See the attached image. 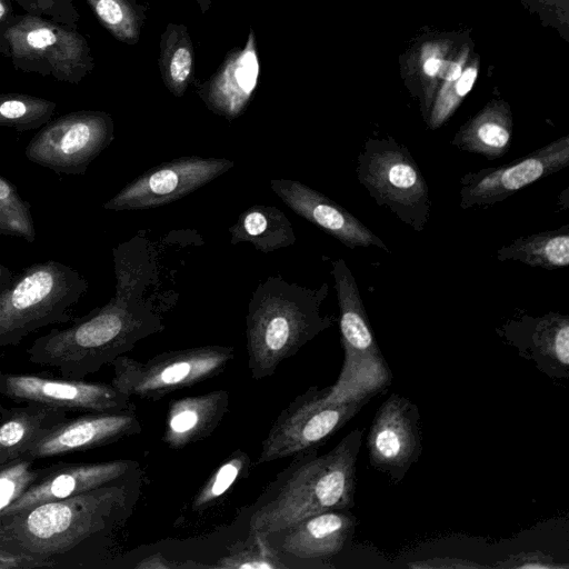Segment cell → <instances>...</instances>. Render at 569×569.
<instances>
[{
  "instance_id": "1",
  "label": "cell",
  "mask_w": 569,
  "mask_h": 569,
  "mask_svg": "<svg viewBox=\"0 0 569 569\" xmlns=\"http://www.w3.org/2000/svg\"><path fill=\"white\" fill-rule=\"evenodd\" d=\"M112 252L114 296L102 307L74 318L69 327L37 338L27 349L31 363L54 367L66 378L83 379L164 329L143 298L151 266L142 237L120 243Z\"/></svg>"
},
{
  "instance_id": "2",
  "label": "cell",
  "mask_w": 569,
  "mask_h": 569,
  "mask_svg": "<svg viewBox=\"0 0 569 569\" xmlns=\"http://www.w3.org/2000/svg\"><path fill=\"white\" fill-rule=\"evenodd\" d=\"M132 480L0 517V555L22 568H92L132 506Z\"/></svg>"
},
{
  "instance_id": "3",
  "label": "cell",
  "mask_w": 569,
  "mask_h": 569,
  "mask_svg": "<svg viewBox=\"0 0 569 569\" xmlns=\"http://www.w3.org/2000/svg\"><path fill=\"white\" fill-rule=\"evenodd\" d=\"M363 431L355 429L330 451L297 456L272 496L251 515L250 533L266 537L328 510L355 506L356 466Z\"/></svg>"
},
{
  "instance_id": "4",
  "label": "cell",
  "mask_w": 569,
  "mask_h": 569,
  "mask_svg": "<svg viewBox=\"0 0 569 569\" xmlns=\"http://www.w3.org/2000/svg\"><path fill=\"white\" fill-rule=\"evenodd\" d=\"M328 291L327 282L313 289L281 276H270L257 286L246 316L248 368L253 379L272 376L286 359L333 325V317L320 312Z\"/></svg>"
},
{
  "instance_id": "5",
  "label": "cell",
  "mask_w": 569,
  "mask_h": 569,
  "mask_svg": "<svg viewBox=\"0 0 569 569\" xmlns=\"http://www.w3.org/2000/svg\"><path fill=\"white\" fill-rule=\"evenodd\" d=\"M89 290L88 280L57 260L34 262L0 290V348L19 345L50 325L74 319L71 310Z\"/></svg>"
},
{
  "instance_id": "6",
  "label": "cell",
  "mask_w": 569,
  "mask_h": 569,
  "mask_svg": "<svg viewBox=\"0 0 569 569\" xmlns=\"http://www.w3.org/2000/svg\"><path fill=\"white\" fill-rule=\"evenodd\" d=\"M372 397L309 387L277 417L261 443L257 463L307 455L318 449Z\"/></svg>"
},
{
  "instance_id": "7",
  "label": "cell",
  "mask_w": 569,
  "mask_h": 569,
  "mask_svg": "<svg viewBox=\"0 0 569 569\" xmlns=\"http://www.w3.org/2000/svg\"><path fill=\"white\" fill-rule=\"evenodd\" d=\"M8 56L17 71L80 83L94 69L88 40L77 28L30 13L16 14L6 33Z\"/></svg>"
},
{
  "instance_id": "8",
  "label": "cell",
  "mask_w": 569,
  "mask_h": 569,
  "mask_svg": "<svg viewBox=\"0 0 569 569\" xmlns=\"http://www.w3.org/2000/svg\"><path fill=\"white\" fill-rule=\"evenodd\" d=\"M357 179L398 219L422 231L431 212L429 187L409 149L395 139H368L357 158Z\"/></svg>"
},
{
  "instance_id": "9",
  "label": "cell",
  "mask_w": 569,
  "mask_h": 569,
  "mask_svg": "<svg viewBox=\"0 0 569 569\" xmlns=\"http://www.w3.org/2000/svg\"><path fill=\"white\" fill-rule=\"evenodd\" d=\"M339 306L343 365L333 388L340 392L375 397L387 388L391 371L381 353L356 279L341 258L332 262Z\"/></svg>"
},
{
  "instance_id": "10",
  "label": "cell",
  "mask_w": 569,
  "mask_h": 569,
  "mask_svg": "<svg viewBox=\"0 0 569 569\" xmlns=\"http://www.w3.org/2000/svg\"><path fill=\"white\" fill-rule=\"evenodd\" d=\"M234 358L231 346L208 345L156 355L141 362L114 359L111 385L129 397L158 401L167 395L220 375Z\"/></svg>"
},
{
  "instance_id": "11",
  "label": "cell",
  "mask_w": 569,
  "mask_h": 569,
  "mask_svg": "<svg viewBox=\"0 0 569 569\" xmlns=\"http://www.w3.org/2000/svg\"><path fill=\"white\" fill-rule=\"evenodd\" d=\"M113 139L114 122L109 113L78 110L42 126L26 146L24 156L59 174H84Z\"/></svg>"
},
{
  "instance_id": "12",
  "label": "cell",
  "mask_w": 569,
  "mask_h": 569,
  "mask_svg": "<svg viewBox=\"0 0 569 569\" xmlns=\"http://www.w3.org/2000/svg\"><path fill=\"white\" fill-rule=\"evenodd\" d=\"M234 166L226 158L184 156L162 162L127 183L103 203L110 211L142 210L177 201Z\"/></svg>"
},
{
  "instance_id": "13",
  "label": "cell",
  "mask_w": 569,
  "mask_h": 569,
  "mask_svg": "<svg viewBox=\"0 0 569 569\" xmlns=\"http://www.w3.org/2000/svg\"><path fill=\"white\" fill-rule=\"evenodd\" d=\"M568 164L569 136H565L508 164L468 172L460 179V208H485L501 202Z\"/></svg>"
},
{
  "instance_id": "14",
  "label": "cell",
  "mask_w": 569,
  "mask_h": 569,
  "mask_svg": "<svg viewBox=\"0 0 569 569\" xmlns=\"http://www.w3.org/2000/svg\"><path fill=\"white\" fill-rule=\"evenodd\" d=\"M0 396L64 411L104 412L134 409L128 395L111 383L73 378H48L0 371Z\"/></svg>"
},
{
  "instance_id": "15",
  "label": "cell",
  "mask_w": 569,
  "mask_h": 569,
  "mask_svg": "<svg viewBox=\"0 0 569 569\" xmlns=\"http://www.w3.org/2000/svg\"><path fill=\"white\" fill-rule=\"evenodd\" d=\"M367 449L370 465L400 482L422 450L420 413L416 403L391 393L371 422Z\"/></svg>"
},
{
  "instance_id": "16",
  "label": "cell",
  "mask_w": 569,
  "mask_h": 569,
  "mask_svg": "<svg viewBox=\"0 0 569 569\" xmlns=\"http://www.w3.org/2000/svg\"><path fill=\"white\" fill-rule=\"evenodd\" d=\"M138 468L139 465L136 461L127 459L48 465L43 473L0 512V517L16 515L43 502L126 481L132 478Z\"/></svg>"
},
{
  "instance_id": "17",
  "label": "cell",
  "mask_w": 569,
  "mask_h": 569,
  "mask_svg": "<svg viewBox=\"0 0 569 569\" xmlns=\"http://www.w3.org/2000/svg\"><path fill=\"white\" fill-rule=\"evenodd\" d=\"M141 432L134 409L86 412L42 432L23 452L33 460L103 447Z\"/></svg>"
},
{
  "instance_id": "18",
  "label": "cell",
  "mask_w": 569,
  "mask_h": 569,
  "mask_svg": "<svg viewBox=\"0 0 569 569\" xmlns=\"http://www.w3.org/2000/svg\"><path fill=\"white\" fill-rule=\"evenodd\" d=\"M497 335L519 356L530 360L552 379L569 378V317L559 312L521 316L496 329Z\"/></svg>"
},
{
  "instance_id": "19",
  "label": "cell",
  "mask_w": 569,
  "mask_h": 569,
  "mask_svg": "<svg viewBox=\"0 0 569 569\" xmlns=\"http://www.w3.org/2000/svg\"><path fill=\"white\" fill-rule=\"evenodd\" d=\"M273 192L298 216L326 231L343 246L377 247L390 252L386 243L357 217L309 186L290 179H272Z\"/></svg>"
},
{
  "instance_id": "20",
  "label": "cell",
  "mask_w": 569,
  "mask_h": 569,
  "mask_svg": "<svg viewBox=\"0 0 569 569\" xmlns=\"http://www.w3.org/2000/svg\"><path fill=\"white\" fill-rule=\"evenodd\" d=\"M259 74L257 40L250 27L246 44L230 50L216 72L197 86V93L210 111L232 121L246 111Z\"/></svg>"
},
{
  "instance_id": "21",
  "label": "cell",
  "mask_w": 569,
  "mask_h": 569,
  "mask_svg": "<svg viewBox=\"0 0 569 569\" xmlns=\"http://www.w3.org/2000/svg\"><path fill=\"white\" fill-rule=\"evenodd\" d=\"M356 527L357 518L350 509H333L310 516L271 536H281L282 553L317 560L341 552L351 541Z\"/></svg>"
},
{
  "instance_id": "22",
  "label": "cell",
  "mask_w": 569,
  "mask_h": 569,
  "mask_svg": "<svg viewBox=\"0 0 569 569\" xmlns=\"http://www.w3.org/2000/svg\"><path fill=\"white\" fill-rule=\"evenodd\" d=\"M228 407L229 392L224 389L170 401L163 442L171 449H182L209 437L222 421Z\"/></svg>"
},
{
  "instance_id": "23",
  "label": "cell",
  "mask_w": 569,
  "mask_h": 569,
  "mask_svg": "<svg viewBox=\"0 0 569 569\" xmlns=\"http://www.w3.org/2000/svg\"><path fill=\"white\" fill-rule=\"evenodd\" d=\"M66 418L67 411L44 405H0V466L23 455L34 439Z\"/></svg>"
},
{
  "instance_id": "24",
  "label": "cell",
  "mask_w": 569,
  "mask_h": 569,
  "mask_svg": "<svg viewBox=\"0 0 569 569\" xmlns=\"http://www.w3.org/2000/svg\"><path fill=\"white\" fill-rule=\"evenodd\" d=\"M230 242H248L263 253L287 248L296 242L292 224L274 206L254 204L243 210L229 228Z\"/></svg>"
},
{
  "instance_id": "25",
  "label": "cell",
  "mask_w": 569,
  "mask_h": 569,
  "mask_svg": "<svg viewBox=\"0 0 569 569\" xmlns=\"http://www.w3.org/2000/svg\"><path fill=\"white\" fill-rule=\"evenodd\" d=\"M512 124L506 109L499 107L483 111L455 134L451 144L462 151L488 160L503 157L510 148Z\"/></svg>"
},
{
  "instance_id": "26",
  "label": "cell",
  "mask_w": 569,
  "mask_h": 569,
  "mask_svg": "<svg viewBox=\"0 0 569 569\" xmlns=\"http://www.w3.org/2000/svg\"><path fill=\"white\" fill-rule=\"evenodd\" d=\"M499 261H518L547 270L569 264V224L556 230L519 237L497 250Z\"/></svg>"
},
{
  "instance_id": "27",
  "label": "cell",
  "mask_w": 569,
  "mask_h": 569,
  "mask_svg": "<svg viewBox=\"0 0 569 569\" xmlns=\"http://www.w3.org/2000/svg\"><path fill=\"white\" fill-rule=\"evenodd\" d=\"M158 62L166 88L181 98L194 79L193 43L184 24H167L160 37Z\"/></svg>"
},
{
  "instance_id": "28",
  "label": "cell",
  "mask_w": 569,
  "mask_h": 569,
  "mask_svg": "<svg viewBox=\"0 0 569 569\" xmlns=\"http://www.w3.org/2000/svg\"><path fill=\"white\" fill-rule=\"evenodd\" d=\"M100 24L118 41L138 43L147 7L136 0H86Z\"/></svg>"
},
{
  "instance_id": "29",
  "label": "cell",
  "mask_w": 569,
  "mask_h": 569,
  "mask_svg": "<svg viewBox=\"0 0 569 569\" xmlns=\"http://www.w3.org/2000/svg\"><path fill=\"white\" fill-rule=\"evenodd\" d=\"M57 103L46 98L26 93H0V127L18 132L40 129L49 122Z\"/></svg>"
},
{
  "instance_id": "30",
  "label": "cell",
  "mask_w": 569,
  "mask_h": 569,
  "mask_svg": "<svg viewBox=\"0 0 569 569\" xmlns=\"http://www.w3.org/2000/svg\"><path fill=\"white\" fill-rule=\"evenodd\" d=\"M247 452L238 449L232 452L201 486L191 502V510L202 512L219 501L244 477L250 466Z\"/></svg>"
},
{
  "instance_id": "31",
  "label": "cell",
  "mask_w": 569,
  "mask_h": 569,
  "mask_svg": "<svg viewBox=\"0 0 569 569\" xmlns=\"http://www.w3.org/2000/svg\"><path fill=\"white\" fill-rule=\"evenodd\" d=\"M3 236L33 243L37 231L30 203L10 180L0 176V237Z\"/></svg>"
},
{
  "instance_id": "32",
  "label": "cell",
  "mask_w": 569,
  "mask_h": 569,
  "mask_svg": "<svg viewBox=\"0 0 569 569\" xmlns=\"http://www.w3.org/2000/svg\"><path fill=\"white\" fill-rule=\"evenodd\" d=\"M36 461L21 455L0 466V512L43 473Z\"/></svg>"
},
{
  "instance_id": "33",
  "label": "cell",
  "mask_w": 569,
  "mask_h": 569,
  "mask_svg": "<svg viewBox=\"0 0 569 569\" xmlns=\"http://www.w3.org/2000/svg\"><path fill=\"white\" fill-rule=\"evenodd\" d=\"M217 566L220 568L239 569H274L287 567L278 560L277 549L271 546L268 537L258 533H251L248 543L242 549L232 552Z\"/></svg>"
},
{
  "instance_id": "34",
  "label": "cell",
  "mask_w": 569,
  "mask_h": 569,
  "mask_svg": "<svg viewBox=\"0 0 569 569\" xmlns=\"http://www.w3.org/2000/svg\"><path fill=\"white\" fill-rule=\"evenodd\" d=\"M26 13L49 18L56 22L78 27L80 13L72 0H11Z\"/></svg>"
},
{
  "instance_id": "35",
  "label": "cell",
  "mask_w": 569,
  "mask_h": 569,
  "mask_svg": "<svg viewBox=\"0 0 569 569\" xmlns=\"http://www.w3.org/2000/svg\"><path fill=\"white\" fill-rule=\"evenodd\" d=\"M501 567H510V568H567L566 566H561L555 562V559L550 556H547L543 552H529L522 553L520 556L515 557V560L509 559L507 563L501 565Z\"/></svg>"
},
{
  "instance_id": "36",
  "label": "cell",
  "mask_w": 569,
  "mask_h": 569,
  "mask_svg": "<svg viewBox=\"0 0 569 569\" xmlns=\"http://www.w3.org/2000/svg\"><path fill=\"white\" fill-rule=\"evenodd\" d=\"M16 13L11 0H0V53L8 56L6 33L14 20Z\"/></svg>"
},
{
  "instance_id": "37",
  "label": "cell",
  "mask_w": 569,
  "mask_h": 569,
  "mask_svg": "<svg viewBox=\"0 0 569 569\" xmlns=\"http://www.w3.org/2000/svg\"><path fill=\"white\" fill-rule=\"evenodd\" d=\"M476 78H477V70L475 68H468L466 71H463V73L460 74V77L457 79V82L455 86V96H453L455 106L459 98L465 97L471 90V88L476 81Z\"/></svg>"
},
{
  "instance_id": "38",
  "label": "cell",
  "mask_w": 569,
  "mask_h": 569,
  "mask_svg": "<svg viewBox=\"0 0 569 569\" xmlns=\"http://www.w3.org/2000/svg\"><path fill=\"white\" fill-rule=\"evenodd\" d=\"M446 81H456L461 74V66L456 62L441 61L438 73Z\"/></svg>"
},
{
  "instance_id": "39",
  "label": "cell",
  "mask_w": 569,
  "mask_h": 569,
  "mask_svg": "<svg viewBox=\"0 0 569 569\" xmlns=\"http://www.w3.org/2000/svg\"><path fill=\"white\" fill-rule=\"evenodd\" d=\"M441 60L435 57L428 58L423 64L425 73L429 77H435L440 68Z\"/></svg>"
},
{
  "instance_id": "40",
  "label": "cell",
  "mask_w": 569,
  "mask_h": 569,
  "mask_svg": "<svg viewBox=\"0 0 569 569\" xmlns=\"http://www.w3.org/2000/svg\"><path fill=\"white\" fill-rule=\"evenodd\" d=\"M14 276V272L0 262V290L4 288Z\"/></svg>"
},
{
  "instance_id": "41",
  "label": "cell",
  "mask_w": 569,
  "mask_h": 569,
  "mask_svg": "<svg viewBox=\"0 0 569 569\" xmlns=\"http://www.w3.org/2000/svg\"><path fill=\"white\" fill-rule=\"evenodd\" d=\"M196 1L200 8L201 13H203V14L210 9L211 2H212V0H196Z\"/></svg>"
}]
</instances>
